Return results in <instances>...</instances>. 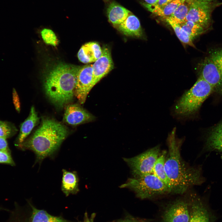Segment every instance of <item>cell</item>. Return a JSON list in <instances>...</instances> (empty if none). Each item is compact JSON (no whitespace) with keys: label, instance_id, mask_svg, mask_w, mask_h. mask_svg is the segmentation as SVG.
<instances>
[{"label":"cell","instance_id":"6da1fadb","mask_svg":"<svg viewBox=\"0 0 222 222\" xmlns=\"http://www.w3.org/2000/svg\"><path fill=\"white\" fill-rule=\"evenodd\" d=\"M174 128L167 138L168 151L165 169L169 180L172 193L182 194L191 187L201 183L200 171L188 165L182 158L181 148L183 140L177 138Z\"/></svg>","mask_w":222,"mask_h":222},{"label":"cell","instance_id":"7a4b0ae2","mask_svg":"<svg viewBox=\"0 0 222 222\" xmlns=\"http://www.w3.org/2000/svg\"><path fill=\"white\" fill-rule=\"evenodd\" d=\"M68 134L63 124L52 119L43 118L34 133L19 145L23 149L32 151L36 162H40L56 152Z\"/></svg>","mask_w":222,"mask_h":222},{"label":"cell","instance_id":"3957f363","mask_svg":"<svg viewBox=\"0 0 222 222\" xmlns=\"http://www.w3.org/2000/svg\"><path fill=\"white\" fill-rule=\"evenodd\" d=\"M81 67L60 63L53 67L45 76V92L51 102L62 108L73 100L78 72Z\"/></svg>","mask_w":222,"mask_h":222},{"label":"cell","instance_id":"277c9868","mask_svg":"<svg viewBox=\"0 0 222 222\" xmlns=\"http://www.w3.org/2000/svg\"><path fill=\"white\" fill-rule=\"evenodd\" d=\"M214 92L213 87L199 76L192 87L186 92L177 102L175 107V113L183 117L193 114Z\"/></svg>","mask_w":222,"mask_h":222},{"label":"cell","instance_id":"5b68a950","mask_svg":"<svg viewBox=\"0 0 222 222\" xmlns=\"http://www.w3.org/2000/svg\"><path fill=\"white\" fill-rule=\"evenodd\" d=\"M120 187L132 189L141 199L171 193L169 187L153 173L129 178Z\"/></svg>","mask_w":222,"mask_h":222},{"label":"cell","instance_id":"8992f818","mask_svg":"<svg viewBox=\"0 0 222 222\" xmlns=\"http://www.w3.org/2000/svg\"><path fill=\"white\" fill-rule=\"evenodd\" d=\"M199 76L222 95V45L210 50L201 64Z\"/></svg>","mask_w":222,"mask_h":222},{"label":"cell","instance_id":"52a82bcc","mask_svg":"<svg viewBox=\"0 0 222 222\" xmlns=\"http://www.w3.org/2000/svg\"><path fill=\"white\" fill-rule=\"evenodd\" d=\"M160 154L158 146L133 158H124L130 166L134 177L153 173L154 164Z\"/></svg>","mask_w":222,"mask_h":222},{"label":"cell","instance_id":"ba28073f","mask_svg":"<svg viewBox=\"0 0 222 222\" xmlns=\"http://www.w3.org/2000/svg\"><path fill=\"white\" fill-rule=\"evenodd\" d=\"M210 2L191 0L190 8L185 21L193 22L208 30L211 21L212 5Z\"/></svg>","mask_w":222,"mask_h":222},{"label":"cell","instance_id":"9c48e42d","mask_svg":"<svg viewBox=\"0 0 222 222\" xmlns=\"http://www.w3.org/2000/svg\"><path fill=\"white\" fill-rule=\"evenodd\" d=\"M92 64H87L81 67L76 78L74 95L81 104L86 101L88 95L94 86Z\"/></svg>","mask_w":222,"mask_h":222},{"label":"cell","instance_id":"30bf717a","mask_svg":"<svg viewBox=\"0 0 222 222\" xmlns=\"http://www.w3.org/2000/svg\"><path fill=\"white\" fill-rule=\"evenodd\" d=\"M188 204L182 200H178L171 204L165 211L163 222H189L190 215Z\"/></svg>","mask_w":222,"mask_h":222},{"label":"cell","instance_id":"8fae6325","mask_svg":"<svg viewBox=\"0 0 222 222\" xmlns=\"http://www.w3.org/2000/svg\"><path fill=\"white\" fill-rule=\"evenodd\" d=\"M94 86L113 68L114 64L109 49L105 47L101 55L92 64Z\"/></svg>","mask_w":222,"mask_h":222},{"label":"cell","instance_id":"7c38bea8","mask_svg":"<svg viewBox=\"0 0 222 222\" xmlns=\"http://www.w3.org/2000/svg\"><path fill=\"white\" fill-rule=\"evenodd\" d=\"M94 116L77 104H71L66 107L63 119L69 125H76L93 121Z\"/></svg>","mask_w":222,"mask_h":222},{"label":"cell","instance_id":"4fadbf2b","mask_svg":"<svg viewBox=\"0 0 222 222\" xmlns=\"http://www.w3.org/2000/svg\"><path fill=\"white\" fill-rule=\"evenodd\" d=\"M102 49L96 42L87 43L82 46L78 54L79 60L84 64L94 62L101 55Z\"/></svg>","mask_w":222,"mask_h":222},{"label":"cell","instance_id":"5bb4252c","mask_svg":"<svg viewBox=\"0 0 222 222\" xmlns=\"http://www.w3.org/2000/svg\"><path fill=\"white\" fill-rule=\"evenodd\" d=\"M191 200V212L189 222H211L210 214L200 199L193 196Z\"/></svg>","mask_w":222,"mask_h":222},{"label":"cell","instance_id":"9a60e30c","mask_svg":"<svg viewBox=\"0 0 222 222\" xmlns=\"http://www.w3.org/2000/svg\"><path fill=\"white\" fill-rule=\"evenodd\" d=\"M117 27L120 32L127 36L139 38L143 35L139 19L132 13Z\"/></svg>","mask_w":222,"mask_h":222},{"label":"cell","instance_id":"2e32d148","mask_svg":"<svg viewBox=\"0 0 222 222\" xmlns=\"http://www.w3.org/2000/svg\"><path fill=\"white\" fill-rule=\"evenodd\" d=\"M131 12L115 2H111L107 9L109 21L116 27L122 22Z\"/></svg>","mask_w":222,"mask_h":222},{"label":"cell","instance_id":"e0dca14e","mask_svg":"<svg viewBox=\"0 0 222 222\" xmlns=\"http://www.w3.org/2000/svg\"><path fill=\"white\" fill-rule=\"evenodd\" d=\"M185 0H173L163 6L150 5L144 2H141L142 5L154 15L164 19L169 17L178 6Z\"/></svg>","mask_w":222,"mask_h":222},{"label":"cell","instance_id":"ac0fdd59","mask_svg":"<svg viewBox=\"0 0 222 222\" xmlns=\"http://www.w3.org/2000/svg\"><path fill=\"white\" fill-rule=\"evenodd\" d=\"M61 190L66 196L76 194L79 191V179L76 172L62 170Z\"/></svg>","mask_w":222,"mask_h":222},{"label":"cell","instance_id":"d6986e66","mask_svg":"<svg viewBox=\"0 0 222 222\" xmlns=\"http://www.w3.org/2000/svg\"><path fill=\"white\" fill-rule=\"evenodd\" d=\"M39 118L34 106L31 108L28 117L21 124L18 138L19 145L22 143L31 133L33 128L39 122Z\"/></svg>","mask_w":222,"mask_h":222},{"label":"cell","instance_id":"ffe728a7","mask_svg":"<svg viewBox=\"0 0 222 222\" xmlns=\"http://www.w3.org/2000/svg\"><path fill=\"white\" fill-rule=\"evenodd\" d=\"M166 154V151H163L160 153L154 164L153 173L169 187L172 193L170 184L165 169Z\"/></svg>","mask_w":222,"mask_h":222},{"label":"cell","instance_id":"44dd1931","mask_svg":"<svg viewBox=\"0 0 222 222\" xmlns=\"http://www.w3.org/2000/svg\"><path fill=\"white\" fill-rule=\"evenodd\" d=\"M31 205L32 210L30 222H70L61 217L51 215L45 211L38 209Z\"/></svg>","mask_w":222,"mask_h":222},{"label":"cell","instance_id":"7402d4cb","mask_svg":"<svg viewBox=\"0 0 222 222\" xmlns=\"http://www.w3.org/2000/svg\"><path fill=\"white\" fill-rule=\"evenodd\" d=\"M164 19L173 29L177 37L182 42L195 47L193 40L182 28L179 23L169 18Z\"/></svg>","mask_w":222,"mask_h":222},{"label":"cell","instance_id":"603a6c76","mask_svg":"<svg viewBox=\"0 0 222 222\" xmlns=\"http://www.w3.org/2000/svg\"><path fill=\"white\" fill-rule=\"evenodd\" d=\"M190 3L191 0H185L168 18L179 24L185 21L190 8Z\"/></svg>","mask_w":222,"mask_h":222},{"label":"cell","instance_id":"cb8c5ba5","mask_svg":"<svg viewBox=\"0 0 222 222\" xmlns=\"http://www.w3.org/2000/svg\"><path fill=\"white\" fill-rule=\"evenodd\" d=\"M179 24L193 40L206 30L200 25L191 21H185Z\"/></svg>","mask_w":222,"mask_h":222},{"label":"cell","instance_id":"d4e9b609","mask_svg":"<svg viewBox=\"0 0 222 222\" xmlns=\"http://www.w3.org/2000/svg\"><path fill=\"white\" fill-rule=\"evenodd\" d=\"M222 142V121L213 127L208 133L206 139L207 147Z\"/></svg>","mask_w":222,"mask_h":222},{"label":"cell","instance_id":"484cf974","mask_svg":"<svg viewBox=\"0 0 222 222\" xmlns=\"http://www.w3.org/2000/svg\"><path fill=\"white\" fill-rule=\"evenodd\" d=\"M17 130L10 123L0 120V137L6 138L13 135Z\"/></svg>","mask_w":222,"mask_h":222},{"label":"cell","instance_id":"4316f807","mask_svg":"<svg viewBox=\"0 0 222 222\" xmlns=\"http://www.w3.org/2000/svg\"><path fill=\"white\" fill-rule=\"evenodd\" d=\"M41 35L43 40L46 43L54 46L58 44V40L55 34L52 30L47 28H44L41 31Z\"/></svg>","mask_w":222,"mask_h":222},{"label":"cell","instance_id":"83f0119b","mask_svg":"<svg viewBox=\"0 0 222 222\" xmlns=\"http://www.w3.org/2000/svg\"><path fill=\"white\" fill-rule=\"evenodd\" d=\"M0 163L14 165V162L8 152L0 150Z\"/></svg>","mask_w":222,"mask_h":222},{"label":"cell","instance_id":"f1b7e54d","mask_svg":"<svg viewBox=\"0 0 222 222\" xmlns=\"http://www.w3.org/2000/svg\"><path fill=\"white\" fill-rule=\"evenodd\" d=\"M6 139L0 137V150L9 152L8 144Z\"/></svg>","mask_w":222,"mask_h":222},{"label":"cell","instance_id":"f546056e","mask_svg":"<svg viewBox=\"0 0 222 222\" xmlns=\"http://www.w3.org/2000/svg\"><path fill=\"white\" fill-rule=\"evenodd\" d=\"M95 216V213H93L89 217L88 216L87 213L86 212L84 214L83 222H93Z\"/></svg>","mask_w":222,"mask_h":222},{"label":"cell","instance_id":"4dcf8cb0","mask_svg":"<svg viewBox=\"0 0 222 222\" xmlns=\"http://www.w3.org/2000/svg\"><path fill=\"white\" fill-rule=\"evenodd\" d=\"M209 150H216L222 152V143L214 144L208 147Z\"/></svg>","mask_w":222,"mask_h":222},{"label":"cell","instance_id":"1f68e13d","mask_svg":"<svg viewBox=\"0 0 222 222\" xmlns=\"http://www.w3.org/2000/svg\"><path fill=\"white\" fill-rule=\"evenodd\" d=\"M117 222H141L138 220L133 218L127 217L124 219L120 220Z\"/></svg>","mask_w":222,"mask_h":222},{"label":"cell","instance_id":"d6a6232c","mask_svg":"<svg viewBox=\"0 0 222 222\" xmlns=\"http://www.w3.org/2000/svg\"><path fill=\"white\" fill-rule=\"evenodd\" d=\"M173 0H158L157 4L155 5L159 6H163Z\"/></svg>","mask_w":222,"mask_h":222},{"label":"cell","instance_id":"836d02e7","mask_svg":"<svg viewBox=\"0 0 222 222\" xmlns=\"http://www.w3.org/2000/svg\"><path fill=\"white\" fill-rule=\"evenodd\" d=\"M144 2L150 5H155L157 4L158 0H143Z\"/></svg>","mask_w":222,"mask_h":222},{"label":"cell","instance_id":"e575fe53","mask_svg":"<svg viewBox=\"0 0 222 222\" xmlns=\"http://www.w3.org/2000/svg\"><path fill=\"white\" fill-rule=\"evenodd\" d=\"M200 1H204V2H212L213 0H198Z\"/></svg>","mask_w":222,"mask_h":222},{"label":"cell","instance_id":"d590c367","mask_svg":"<svg viewBox=\"0 0 222 222\" xmlns=\"http://www.w3.org/2000/svg\"><path fill=\"white\" fill-rule=\"evenodd\" d=\"M104 0L105 1H108V0Z\"/></svg>","mask_w":222,"mask_h":222}]
</instances>
